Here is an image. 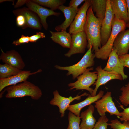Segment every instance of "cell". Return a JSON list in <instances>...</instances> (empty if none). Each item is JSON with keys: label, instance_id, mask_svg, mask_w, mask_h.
I'll return each mask as SVG.
<instances>
[{"label": "cell", "instance_id": "6da1fadb", "mask_svg": "<svg viewBox=\"0 0 129 129\" xmlns=\"http://www.w3.org/2000/svg\"><path fill=\"white\" fill-rule=\"evenodd\" d=\"M87 19L84 31L87 38L88 49L92 46V50L98 51L102 47L101 43L100 29L102 22L94 15L91 6L87 13Z\"/></svg>", "mask_w": 129, "mask_h": 129}, {"label": "cell", "instance_id": "7a4b0ae2", "mask_svg": "<svg viewBox=\"0 0 129 129\" xmlns=\"http://www.w3.org/2000/svg\"><path fill=\"white\" fill-rule=\"evenodd\" d=\"M7 93V98L22 97H30L31 99L38 100L41 97L42 92L38 86L27 80L15 85L10 86L5 89Z\"/></svg>", "mask_w": 129, "mask_h": 129}, {"label": "cell", "instance_id": "3957f363", "mask_svg": "<svg viewBox=\"0 0 129 129\" xmlns=\"http://www.w3.org/2000/svg\"><path fill=\"white\" fill-rule=\"evenodd\" d=\"M92 46H90L82 58L76 64L71 66H66L56 65L55 66V67L60 70L67 71V75H72L73 79L77 78L87 68L94 66V59L95 57L94 54L92 52Z\"/></svg>", "mask_w": 129, "mask_h": 129}, {"label": "cell", "instance_id": "277c9868", "mask_svg": "<svg viewBox=\"0 0 129 129\" xmlns=\"http://www.w3.org/2000/svg\"><path fill=\"white\" fill-rule=\"evenodd\" d=\"M126 25V23L124 21L120 20L114 17L112 24L110 36L106 43L98 51L94 52L96 58L104 60L108 59L116 37L120 32L125 30L127 27Z\"/></svg>", "mask_w": 129, "mask_h": 129}, {"label": "cell", "instance_id": "5b68a950", "mask_svg": "<svg viewBox=\"0 0 129 129\" xmlns=\"http://www.w3.org/2000/svg\"><path fill=\"white\" fill-rule=\"evenodd\" d=\"M93 67L87 68L81 74L77 77L75 82L69 83L68 86L70 87V90L75 89V90H85L88 91L91 95L93 93V90L90 87L94 84L97 79V72H91L93 69Z\"/></svg>", "mask_w": 129, "mask_h": 129}, {"label": "cell", "instance_id": "8992f818", "mask_svg": "<svg viewBox=\"0 0 129 129\" xmlns=\"http://www.w3.org/2000/svg\"><path fill=\"white\" fill-rule=\"evenodd\" d=\"M91 4V0H86L83 5L79 8L73 22L70 26L69 31L70 34L84 31L87 19V12Z\"/></svg>", "mask_w": 129, "mask_h": 129}, {"label": "cell", "instance_id": "52a82bcc", "mask_svg": "<svg viewBox=\"0 0 129 129\" xmlns=\"http://www.w3.org/2000/svg\"><path fill=\"white\" fill-rule=\"evenodd\" d=\"M111 92H107L101 99L95 102V107L101 116L105 115V113H109L110 115H115L120 117L121 114L116 108L111 96Z\"/></svg>", "mask_w": 129, "mask_h": 129}, {"label": "cell", "instance_id": "ba28073f", "mask_svg": "<svg viewBox=\"0 0 129 129\" xmlns=\"http://www.w3.org/2000/svg\"><path fill=\"white\" fill-rule=\"evenodd\" d=\"M70 46L65 56L70 57L73 55L83 53L88 45L86 34L84 31L72 34Z\"/></svg>", "mask_w": 129, "mask_h": 129}, {"label": "cell", "instance_id": "9c48e42d", "mask_svg": "<svg viewBox=\"0 0 129 129\" xmlns=\"http://www.w3.org/2000/svg\"><path fill=\"white\" fill-rule=\"evenodd\" d=\"M107 5L105 16L102 22L100 29L101 43L102 46L106 43L111 34L112 24L115 17L110 0H107Z\"/></svg>", "mask_w": 129, "mask_h": 129}, {"label": "cell", "instance_id": "30bf717a", "mask_svg": "<svg viewBox=\"0 0 129 129\" xmlns=\"http://www.w3.org/2000/svg\"><path fill=\"white\" fill-rule=\"evenodd\" d=\"M53 94L54 97L50 101V103L52 105L56 106L58 107L59 112L61 113L60 116L61 117L64 116L65 111L67 109L72 102L75 100H80L81 97L89 95L87 93L85 92L81 95H77L74 97L71 96H70L68 97H65L60 95L57 90L54 91Z\"/></svg>", "mask_w": 129, "mask_h": 129}, {"label": "cell", "instance_id": "8fae6325", "mask_svg": "<svg viewBox=\"0 0 129 129\" xmlns=\"http://www.w3.org/2000/svg\"><path fill=\"white\" fill-rule=\"evenodd\" d=\"M26 4L29 9L38 15L41 25L45 30H47L48 26L46 21L47 18L52 15L58 16L61 14L60 13L55 12L50 9L42 7L32 0H28Z\"/></svg>", "mask_w": 129, "mask_h": 129}, {"label": "cell", "instance_id": "7c38bea8", "mask_svg": "<svg viewBox=\"0 0 129 129\" xmlns=\"http://www.w3.org/2000/svg\"><path fill=\"white\" fill-rule=\"evenodd\" d=\"M124 67L119 60L116 50L113 47L109 56L106 65L103 69L120 75L124 80L128 77L127 75L124 73Z\"/></svg>", "mask_w": 129, "mask_h": 129}, {"label": "cell", "instance_id": "4fadbf2b", "mask_svg": "<svg viewBox=\"0 0 129 129\" xmlns=\"http://www.w3.org/2000/svg\"><path fill=\"white\" fill-rule=\"evenodd\" d=\"M96 70L97 73L98 77L94 85L95 86V87L91 95L92 96L96 95L97 91L100 86L106 84L110 81L113 79L123 80L122 76L120 75L105 70L102 68L101 66L97 67Z\"/></svg>", "mask_w": 129, "mask_h": 129}, {"label": "cell", "instance_id": "5bb4252c", "mask_svg": "<svg viewBox=\"0 0 129 129\" xmlns=\"http://www.w3.org/2000/svg\"><path fill=\"white\" fill-rule=\"evenodd\" d=\"M41 69L31 73L30 71H22L18 74L6 78H0V92L5 88L27 80L31 75L40 72Z\"/></svg>", "mask_w": 129, "mask_h": 129}, {"label": "cell", "instance_id": "9a60e30c", "mask_svg": "<svg viewBox=\"0 0 129 129\" xmlns=\"http://www.w3.org/2000/svg\"><path fill=\"white\" fill-rule=\"evenodd\" d=\"M1 53L0 59L3 63L21 70L25 66V64L19 53L15 50L4 52L1 48Z\"/></svg>", "mask_w": 129, "mask_h": 129}, {"label": "cell", "instance_id": "2e32d148", "mask_svg": "<svg viewBox=\"0 0 129 129\" xmlns=\"http://www.w3.org/2000/svg\"><path fill=\"white\" fill-rule=\"evenodd\" d=\"M13 12L16 16L19 14H22L24 16L28 27L40 30L42 29L40 19L36 13L28 8L24 7L14 10Z\"/></svg>", "mask_w": 129, "mask_h": 129}, {"label": "cell", "instance_id": "e0dca14e", "mask_svg": "<svg viewBox=\"0 0 129 129\" xmlns=\"http://www.w3.org/2000/svg\"><path fill=\"white\" fill-rule=\"evenodd\" d=\"M113 47L118 56L128 54L129 50V29L123 31L118 34Z\"/></svg>", "mask_w": 129, "mask_h": 129}, {"label": "cell", "instance_id": "ac0fdd59", "mask_svg": "<svg viewBox=\"0 0 129 129\" xmlns=\"http://www.w3.org/2000/svg\"><path fill=\"white\" fill-rule=\"evenodd\" d=\"M112 9L115 17L127 22L128 13L126 0H110Z\"/></svg>", "mask_w": 129, "mask_h": 129}, {"label": "cell", "instance_id": "d6986e66", "mask_svg": "<svg viewBox=\"0 0 129 129\" xmlns=\"http://www.w3.org/2000/svg\"><path fill=\"white\" fill-rule=\"evenodd\" d=\"M104 91L102 90L100 91L97 95L92 96L89 95L88 97L84 100L77 103L70 105L67 109L71 111L76 115L80 116V112L81 109L85 106L91 105L100 99L103 95Z\"/></svg>", "mask_w": 129, "mask_h": 129}, {"label": "cell", "instance_id": "ffe728a7", "mask_svg": "<svg viewBox=\"0 0 129 129\" xmlns=\"http://www.w3.org/2000/svg\"><path fill=\"white\" fill-rule=\"evenodd\" d=\"M58 9L60 10L64 14L65 19L61 24L56 26L55 29L57 31L66 30L73 22L78 10H75L62 5L60 6Z\"/></svg>", "mask_w": 129, "mask_h": 129}, {"label": "cell", "instance_id": "44dd1931", "mask_svg": "<svg viewBox=\"0 0 129 129\" xmlns=\"http://www.w3.org/2000/svg\"><path fill=\"white\" fill-rule=\"evenodd\" d=\"M94 108L89 105L87 109L81 112L80 116L82 121L80 124L81 129H93L96 123V120L93 116Z\"/></svg>", "mask_w": 129, "mask_h": 129}, {"label": "cell", "instance_id": "7402d4cb", "mask_svg": "<svg viewBox=\"0 0 129 129\" xmlns=\"http://www.w3.org/2000/svg\"><path fill=\"white\" fill-rule=\"evenodd\" d=\"M51 36L50 38L54 42L64 48H70L71 41V35L66 30L57 32L50 31Z\"/></svg>", "mask_w": 129, "mask_h": 129}, {"label": "cell", "instance_id": "603a6c76", "mask_svg": "<svg viewBox=\"0 0 129 129\" xmlns=\"http://www.w3.org/2000/svg\"><path fill=\"white\" fill-rule=\"evenodd\" d=\"M107 0H91V6L93 12L95 13L96 17L102 22L105 15Z\"/></svg>", "mask_w": 129, "mask_h": 129}, {"label": "cell", "instance_id": "cb8c5ba5", "mask_svg": "<svg viewBox=\"0 0 129 129\" xmlns=\"http://www.w3.org/2000/svg\"><path fill=\"white\" fill-rule=\"evenodd\" d=\"M22 70L8 64H0V78H6L16 75Z\"/></svg>", "mask_w": 129, "mask_h": 129}, {"label": "cell", "instance_id": "d4e9b609", "mask_svg": "<svg viewBox=\"0 0 129 129\" xmlns=\"http://www.w3.org/2000/svg\"><path fill=\"white\" fill-rule=\"evenodd\" d=\"M32 1L41 6L50 8L54 10L58 9L59 7L65 3V0H32Z\"/></svg>", "mask_w": 129, "mask_h": 129}, {"label": "cell", "instance_id": "484cf974", "mask_svg": "<svg viewBox=\"0 0 129 129\" xmlns=\"http://www.w3.org/2000/svg\"><path fill=\"white\" fill-rule=\"evenodd\" d=\"M80 116H77L70 111L68 114V124L66 129H81Z\"/></svg>", "mask_w": 129, "mask_h": 129}, {"label": "cell", "instance_id": "4316f807", "mask_svg": "<svg viewBox=\"0 0 129 129\" xmlns=\"http://www.w3.org/2000/svg\"><path fill=\"white\" fill-rule=\"evenodd\" d=\"M120 90L122 92L119 96L120 101L125 106L129 105V82L125 86H122Z\"/></svg>", "mask_w": 129, "mask_h": 129}, {"label": "cell", "instance_id": "83f0119b", "mask_svg": "<svg viewBox=\"0 0 129 129\" xmlns=\"http://www.w3.org/2000/svg\"><path fill=\"white\" fill-rule=\"evenodd\" d=\"M108 125L113 129H129V121H124L122 123L117 119L112 120Z\"/></svg>", "mask_w": 129, "mask_h": 129}, {"label": "cell", "instance_id": "f1b7e54d", "mask_svg": "<svg viewBox=\"0 0 129 129\" xmlns=\"http://www.w3.org/2000/svg\"><path fill=\"white\" fill-rule=\"evenodd\" d=\"M108 120L105 115L101 116L96 123L93 129H107Z\"/></svg>", "mask_w": 129, "mask_h": 129}, {"label": "cell", "instance_id": "f546056e", "mask_svg": "<svg viewBox=\"0 0 129 129\" xmlns=\"http://www.w3.org/2000/svg\"><path fill=\"white\" fill-rule=\"evenodd\" d=\"M16 23L17 25L23 29L28 27L25 17L22 14H19L16 16Z\"/></svg>", "mask_w": 129, "mask_h": 129}, {"label": "cell", "instance_id": "4dcf8cb0", "mask_svg": "<svg viewBox=\"0 0 129 129\" xmlns=\"http://www.w3.org/2000/svg\"><path fill=\"white\" fill-rule=\"evenodd\" d=\"M30 42L29 37L22 35L17 40L14 41L12 44L15 46H18L25 43H28Z\"/></svg>", "mask_w": 129, "mask_h": 129}, {"label": "cell", "instance_id": "1f68e13d", "mask_svg": "<svg viewBox=\"0 0 129 129\" xmlns=\"http://www.w3.org/2000/svg\"><path fill=\"white\" fill-rule=\"evenodd\" d=\"M123 111L120 112V117H117L121 121H129V107L127 108H123Z\"/></svg>", "mask_w": 129, "mask_h": 129}, {"label": "cell", "instance_id": "d6a6232c", "mask_svg": "<svg viewBox=\"0 0 129 129\" xmlns=\"http://www.w3.org/2000/svg\"><path fill=\"white\" fill-rule=\"evenodd\" d=\"M119 60L124 67L129 68V54H128L118 56Z\"/></svg>", "mask_w": 129, "mask_h": 129}, {"label": "cell", "instance_id": "836d02e7", "mask_svg": "<svg viewBox=\"0 0 129 129\" xmlns=\"http://www.w3.org/2000/svg\"><path fill=\"white\" fill-rule=\"evenodd\" d=\"M45 38V36L44 33L41 32H36V34L29 37L30 42H36L38 40L41 38Z\"/></svg>", "mask_w": 129, "mask_h": 129}, {"label": "cell", "instance_id": "e575fe53", "mask_svg": "<svg viewBox=\"0 0 129 129\" xmlns=\"http://www.w3.org/2000/svg\"><path fill=\"white\" fill-rule=\"evenodd\" d=\"M85 0H71L70 1L69 6L75 10H78V7L81 3L85 1Z\"/></svg>", "mask_w": 129, "mask_h": 129}, {"label": "cell", "instance_id": "d590c367", "mask_svg": "<svg viewBox=\"0 0 129 129\" xmlns=\"http://www.w3.org/2000/svg\"><path fill=\"white\" fill-rule=\"evenodd\" d=\"M28 0H18L14 5V7L17 8L21 7L25 4H26Z\"/></svg>", "mask_w": 129, "mask_h": 129}, {"label": "cell", "instance_id": "8d00e7d4", "mask_svg": "<svg viewBox=\"0 0 129 129\" xmlns=\"http://www.w3.org/2000/svg\"><path fill=\"white\" fill-rule=\"evenodd\" d=\"M126 0V1L127 8V23L129 22V0Z\"/></svg>", "mask_w": 129, "mask_h": 129}, {"label": "cell", "instance_id": "74e56055", "mask_svg": "<svg viewBox=\"0 0 129 129\" xmlns=\"http://www.w3.org/2000/svg\"><path fill=\"white\" fill-rule=\"evenodd\" d=\"M11 1L13 2L14 3V0H0V3H1L4 2L5 1Z\"/></svg>", "mask_w": 129, "mask_h": 129}, {"label": "cell", "instance_id": "f35d334b", "mask_svg": "<svg viewBox=\"0 0 129 129\" xmlns=\"http://www.w3.org/2000/svg\"><path fill=\"white\" fill-rule=\"evenodd\" d=\"M126 27L129 28V22L126 24Z\"/></svg>", "mask_w": 129, "mask_h": 129}]
</instances>
